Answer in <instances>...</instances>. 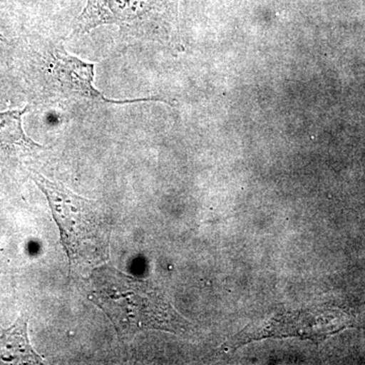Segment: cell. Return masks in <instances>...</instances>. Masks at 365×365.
<instances>
[{
	"mask_svg": "<svg viewBox=\"0 0 365 365\" xmlns=\"http://www.w3.org/2000/svg\"><path fill=\"white\" fill-rule=\"evenodd\" d=\"M95 66L72 56L61 43H43L35 56V81L41 100L50 108L69 114L91 112L108 105L163 101L153 98L124 101L106 98L93 86Z\"/></svg>",
	"mask_w": 365,
	"mask_h": 365,
	"instance_id": "3",
	"label": "cell"
},
{
	"mask_svg": "<svg viewBox=\"0 0 365 365\" xmlns=\"http://www.w3.org/2000/svg\"><path fill=\"white\" fill-rule=\"evenodd\" d=\"M31 177L47 197L71 270L104 261L109 250L110 222L102 206L35 170H31Z\"/></svg>",
	"mask_w": 365,
	"mask_h": 365,
	"instance_id": "2",
	"label": "cell"
},
{
	"mask_svg": "<svg viewBox=\"0 0 365 365\" xmlns=\"http://www.w3.org/2000/svg\"><path fill=\"white\" fill-rule=\"evenodd\" d=\"M26 111L25 108L0 113V150L33 151L41 148L24 131L21 118Z\"/></svg>",
	"mask_w": 365,
	"mask_h": 365,
	"instance_id": "7",
	"label": "cell"
},
{
	"mask_svg": "<svg viewBox=\"0 0 365 365\" xmlns=\"http://www.w3.org/2000/svg\"><path fill=\"white\" fill-rule=\"evenodd\" d=\"M91 282L93 302L111 319L121 340L131 339L144 330L181 334L189 329V322L150 281L102 266L91 275Z\"/></svg>",
	"mask_w": 365,
	"mask_h": 365,
	"instance_id": "1",
	"label": "cell"
},
{
	"mask_svg": "<svg viewBox=\"0 0 365 365\" xmlns=\"http://www.w3.org/2000/svg\"><path fill=\"white\" fill-rule=\"evenodd\" d=\"M28 316L23 314L0 336V364H43L28 337Z\"/></svg>",
	"mask_w": 365,
	"mask_h": 365,
	"instance_id": "6",
	"label": "cell"
},
{
	"mask_svg": "<svg viewBox=\"0 0 365 365\" xmlns=\"http://www.w3.org/2000/svg\"><path fill=\"white\" fill-rule=\"evenodd\" d=\"M348 324L340 312L332 309H302L283 312L245 328L222 345V351L230 352L240 346L265 338H299L323 342L329 336L339 332Z\"/></svg>",
	"mask_w": 365,
	"mask_h": 365,
	"instance_id": "5",
	"label": "cell"
},
{
	"mask_svg": "<svg viewBox=\"0 0 365 365\" xmlns=\"http://www.w3.org/2000/svg\"><path fill=\"white\" fill-rule=\"evenodd\" d=\"M180 0H86L74 35L101 26H116L129 40L180 44Z\"/></svg>",
	"mask_w": 365,
	"mask_h": 365,
	"instance_id": "4",
	"label": "cell"
}]
</instances>
